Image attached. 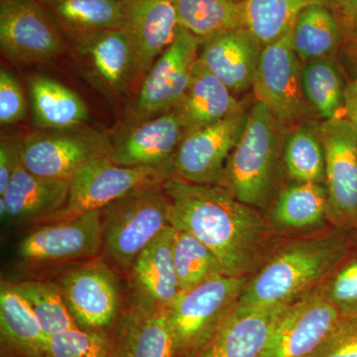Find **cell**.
<instances>
[{
	"instance_id": "30bf717a",
	"label": "cell",
	"mask_w": 357,
	"mask_h": 357,
	"mask_svg": "<svg viewBox=\"0 0 357 357\" xmlns=\"http://www.w3.org/2000/svg\"><path fill=\"white\" fill-rule=\"evenodd\" d=\"M303 66L294 49L293 28L262 48L253 93L285 126L309 121L314 112L303 89Z\"/></svg>"
},
{
	"instance_id": "7dc6e473",
	"label": "cell",
	"mask_w": 357,
	"mask_h": 357,
	"mask_svg": "<svg viewBox=\"0 0 357 357\" xmlns=\"http://www.w3.org/2000/svg\"><path fill=\"white\" fill-rule=\"evenodd\" d=\"M39 1H44V0H39Z\"/></svg>"
},
{
	"instance_id": "bcb514c9",
	"label": "cell",
	"mask_w": 357,
	"mask_h": 357,
	"mask_svg": "<svg viewBox=\"0 0 357 357\" xmlns=\"http://www.w3.org/2000/svg\"><path fill=\"white\" fill-rule=\"evenodd\" d=\"M354 231H356V238H357V225L354 227Z\"/></svg>"
},
{
	"instance_id": "7a4b0ae2",
	"label": "cell",
	"mask_w": 357,
	"mask_h": 357,
	"mask_svg": "<svg viewBox=\"0 0 357 357\" xmlns=\"http://www.w3.org/2000/svg\"><path fill=\"white\" fill-rule=\"evenodd\" d=\"M352 246L345 229L289 244L248 281L237 307L293 304L332 273Z\"/></svg>"
},
{
	"instance_id": "ffe728a7",
	"label": "cell",
	"mask_w": 357,
	"mask_h": 357,
	"mask_svg": "<svg viewBox=\"0 0 357 357\" xmlns=\"http://www.w3.org/2000/svg\"><path fill=\"white\" fill-rule=\"evenodd\" d=\"M290 305L236 307L217 335L196 357L261 356L275 326Z\"/></svg>"
},
{
	"instance_id": "52a82bcc",
	"label": "cell",
	"mask_w": 357,
	"mask_h": 357,
	"mask_svg": "<svg viewBox=\"0 0 357 357\" xmlns=\"http://www.w3.org/2000/svg\"><path fill=\"white\" fill-rule=\"evenodd\" d=\"M77 328L112 333L123 310L121 284L102 257L76 263L54 280Z\"/></svg>"
},
{
	"instance_id": "484cf974",
	"label": "cell",
	"mask_w": 357,
	"mask_h": 357,
	"mask_svg": "<svg viewBox=\"0 0 357 357\" xmlns=\"http://www.w3.org/2000/svg\"><path fill=\"white\" fill-rule=\"evenodd\" d=\"M41 2L63 36L70 42L105 30L121 29L126 24V9L121 0Z\"/></svg>"
},
{
	"instance_id": "836d02e7",
	"label": "cell",
	"mask_w": 357,
	"mask_h": 357,
	"mask_svg": "<svg viewBox=\"0 0 357 357\" xmlns=\"http://www.w3.org/2000/svg\"><path fill=\"white\" fill-rule=\"evenodd\" d=\"M173 255L181 293L188 292L215 275L225 274L215 253L184 230L175 229Z\"/></svg>"
},
{
	"instance_id": "8992f818",
	"label": "cell",
	"mask_w": 357,
	"mask_h": 357,
	"mask_svg": "<svg viewBox=\"0 0 357 357\" xmlns=\"http://www.w3.org/2000/svg\"><path fill=\"white\" fill-rule=\"evenodd\" d=\"M170 177H173L172 167L122 166L109 157L95 160L70 178L64 208L40 223L70 220L89 211H102L130 192L161 184Z\"/></svg>"
},
{
	"instance_id": "ab89813d",
	"label": "cell",
	"mask_w": 357,
	"mask_h": 357,
	"mask_svg": "<svg viewBox=\"0 0 357 357\" xmlns=\"http://www.w3.org/2000/svg\"><path fill=\"white\" fill-rule=\"evenodd\" d=\"M22 163V137H2L0 141V196L6 191L16 169Z\"/></svg>"
},
{
	"instance_id": "8d00e7d4",
	"label": "cell",
	"mask_w": 357,
	"mask_h": 357,
	"mask_svg": "<svg viewBox=\"0 0 357 357\" xmlns=\"http://www.w3.org/2000/svg\"><path fill=\"white\" fill-rule=\"evenodd\" d=\"M316 291L335 307L342 319L357 316L356 249H351Z\"/></svg>"
},
{
	"instance_id": "4dcf8cb0",
	"label": "cell",
	"mask_w": 357,
	"mask_h": 357,
	"mask_svg": "<svg viewBox=\"0 0 357 357\" xmlns=\"http://www.w3.org/2000/svg\"><path fill=\"white\" fill-rule=\"evenodd\" d=\"M303 89L314 114L323 121L344 116L347 86L335 58L319 59L303 66Z\"/></svg>"
},
{
	"instance_id": "f546056e",
	"label": "cell",
	"mask_w": 357,
	"mask_h": 357,
	"mask_svg": "<svg viewBox=\"0 0 357 357\" xmlns=\"http://www.w3.org/2000/svg\"><path fill=\"white\" fill-rule=\"evenodd\" d=\"M328 218L326 184L297 182L280 192L274 204L272 218L284 229L317 227Z\"/></svg>"
},
{
	"instance_id": "6da1fadb",
	"label": "cell",
	"mask_w": 357,
	"mask_h": 357,
	"mask_svg": "<svg viewBox=\"0 0 357 357\" xmlns=\"http://www.w3.org/2000/svg\"><path fill=\"white\" fill-rule=\"evenodd\" d=\"M174 229L206 244L222 264L223 273L244 277L260 259L267 225L256 208L236 198L222 185H199L178 177L162 184Z\"/></svg>"
},
{
	"instance_id": "d6a6232c",
	"label": "cell",
	"mask_w": 357,
	"mask_h": 357,
	"mask_svg": "<svg viewBox=\"0 0 357 357\" xmlns=\"http://www.w3.org/2000/svg\"><path fill=\"white\" fill-rule=\"evenodd\" d=\"M284 162L289 175L297 182L325 183V147L318 124L304 122L288 133Z\"/></svg>"
},
{
	"instance_id": "e575fe53",
	"label": "cell",
	"mask_w": 357,
	"mask_h": 357,
	"mask_svg": "<svg viewBox=\"0 0 357 357\" xmlns=\"http://www.w3.org/2000/svg\"><path fill=\"white\" fill-rule=\"evenodd\" d=\"M11 283L31 307L47 337L77 328L55 282L30 279Z\"/></svg>"
},
{
	"instance_id": "60d3db41",
	"label": "cell",
	"mask_w": 357,
	"mask_h": 357,
	"mask_svg": "<svg viewBox=\"0 0 357 357\" xmlns=\"http://www.w3.org/2000/svg\"><path fill=\"white\" fill-rule=\"evenodd\" d=\"M328 8L335 14L344 34L347 48L357 44V0H326Z\"/></svg>"
},
{
	"instance_id": "44dd1931",
	"label": "cell",
	"mask_w": 357,
	"mask_h": 357,
	"mask_svg": "<svg viewBox=\"0 0 357 357\" xmlns=\"http://www.w3.org/2000/svg\"><path fill=\"white\" fill-rule=\"evenodd\" d=\"M262 47L244 28L204 40L199 60L232 91L252 88Z\"/></svg>"
},
{
	"instance_id": "3957f363",
	"label": "cell",
	"mask_w": 357,
	"mask_h": 357,
	"mask_svg": "<svg viewBox=\"0 0 357 357\" xmlns=\"http://www.w3.org/2000/svg\"><path fill=\"white\" fill-rule=\"evenodd\" d=\"M285 126L264 103L248 114L243 132L225 166L222 185L253 208H265L276 176Z\"/></svg>"
},
{
	"instance_id": "7402d4cb",
	"label": "cell",
	"mask_w": 357,
	"mask_h": 357,
	"mask_svg": "<svg viewBox=\"0 0 357 357\" xmlns=\"http://www.w3.org/2000/svg\"><path fill=\"white\" fill-rule=\"evenodd\" d=\"M69 191L70 181L36 175L20 164L0 196L7 206L4 222L40 223L64 208Z\"/></svg>"
},
{
	"instance_id": "83f0119b",
	"label": "cell",
	"mask_w": 357,
	"mask_h": 357,
	"mask_svg": "<svg viewBox=\"0 0 357 357\" xmlns=\"http://www.w3.org/2000/svg\"><path fill=\"white\" fill-rule=\"evenodd\" d=\"M344 45V34L335 14L326 6L305 8L293 27V46L303 64L335 58Z\"/></svg>"
},
{
	"instance_id": "ee69618b",
	"label": "cell",
	"mask_w": 357,
	"mask_h": 357,
	"mask_svg": "<svg viewBox=\"0 0 357 357\" xmlns=\"http://www.w3.org/2000/svg\"><path fill=\"white\" fill-rule=\"evenodd\" d=\"M347 119H351V121L354 122V124H356V126L357 128V117H352V119H349V117H347Z\"/></svg>"
},
{
	"instance_id": "74e56055",
	"label": "cell",
	"mask_w": 357,
	"mask_h": 357,
	"mask_svg": "<svg viewBox=\"0 0 357 357\" xmlns=\"http://www.w3.org/2000/svg\"><path fill=\"white\" fill-rule=\"evenodd\" d=\"M27 103L17 77L8 70L0 69V123L15 124L24 121Z\"/></svg>"
},
{
	"instance_id": "8fae6325",
	"label": "cell",
	"mask_w": 357,
	"mask_h": 357,
	"mask_svg": "<svg viewBox=\"0 0 357 357\" xmlns=\"http://www.w3.org/2000/svg\"><path fill=\"white\" fill-rule=\"evenodd\" d=\"M204 40L181 27L176 39L144 77L129 123L147 121L172 110L182 100Z\"/></svg>"
},
{
	"instance_id": "603a6c76",
	"label": "cell",
	"mask_w": 357,
	"mask_h": 357,
	"mask_svg": "<svg viewBox=\"0 0 357 357\" xmlns=\"http://www.w3.org/2000/svg\"><path fill=\"white\" fill-rule=\"evenodd\" d=\"M112 357H175L168 311L122 310L112 332Z\"/></svg>"
},
{
	"instance_id": "9a60e30c",
	"label": "cell",
	"mask_w": 357,
	"mask_h": 357,
	"mask_svg": "<svg viewBox=\"0 0 357 357\" xmlns=\"http://www.w3.org/2000/svg\"><path fill=\"white\" fill-rule=\"evenodd\" d=\"M170 225L141 251L128 271V304L140 311H169L180 296Z\"/></svg>"
},
{
	"instance_id": "e0dca14e",
	"label": "cell",
	"mask_w": 357,
	"mask_h": 357,
	"mask_svg": "<svg viewBox=\"0 0 357 357\" xmlns=\"http://www.w3.org/2000/svg\"><path fill=\"white\" fill-rule=\"evenodd\" d=\"M70 44L84 76L107 98L121 96L139 77L124 28L95 33Z\"/></svg>"
},
{
	"instance_id": "7c38bea8",
	"label": "cell",
	"mask_w": 357,
	"mask_h": 357,
	"mask_svg": "<svg viewBox=\"0 0 357 357\" xmlns=\"http://www.w3.org/2000/svg\"><path fill=\"white\" fill-rule=\"evenodd\" d=\"M65 37L39 0L0 1L2 56L21 63H44L66 50Z\"/></svg>"
},
{
	"instance_id": "ac0fdd59",
	"label": "cell",
	"mask_w": 357,
	"mask_h": 357,
	"mask_svg": "<svg viewBox=\"0 0 357 357\" xmlns=\"http://www.w3.org/2000/svg\"><path fill=\"white\" fill-rule=\"evenodd\" d=\"M185 129L175 110L129 123L112 138L109 159L129 167H172Z\"/></svg>"
},
{
	"instance_id": "4316f807",
	"label": "cell",
	"mask_w": 357,
	"mask_h": 357,
	"mask_svg": "<svg viewBox=\"0 0 357 357\" xmlns=\"http://www.w3.org/2000/svg\"><path fill=\"white\" fill-rule=\"evenodd\" d=\"M28 91L33 123L40 129L77 128L88 121L89 109L83 98L52 77H30Z\"/></svg>"
},
{
	"instance_id": "4fadbf2b",
	"label": "cell",
	"mask_w": 357,
	"mask_h": 357,
	"mask_svg": "<svg viewBox=\"0 0 357 357\" xmlns=\"http://www.w3.org/2000/svg\"><path fill=\"white\" fill-rule=\"evenodd\" d=\"M325 147L328 218L338 229L357 225V128L347 116L319 124Z\"/></svg>"
},
{
	"instance_id": "5b68a950",
	"label": "cell",
	"mask_w": 357,
	"mask_h": 357,
	"mask_svg": "<svg viewBox=\"0 0 357 357\" xmlns=\"http://www.w3.org/2000/svg\"><path fill=\"white\" fill-rule=\"evenodd\" d=\"M163 183L130 192L100 211L102 251L126 273L141 251L171 225Z\"/></svg>"
},
{
	"instance_id": "5bb4252c",
	"label": "cell",
	"mask_w": 357,
	"mask_h": 357,
	"mask_svg": "<svg viewBox=\"0 0 357 357\" xmlns=\"http://www.w3.org/2000/svg\"><path fill=\"white\" fill-rule=\"evenodd\" d=\"M245 109L185 134L172 159L173 177L199 185H220L230 154L245 126Z\"/></svg>"
},
{
	"instance_id": "277c9868",
	"label": "cell",
	"mask_w": 357,
	"mask_h": 357,
	"mask_svg": "<svg viewBox=\"0 0 357 357\" xmlns=\"http://www.w3.org/2000/svg\"><path fill=\"white\" fill-rule=\"evenodd\" d=\"M248 281L218 274L180 294L168 311L175 357H196L203 351L236 310Z\"/></svg>"
},
{
	"instance_id": "b9f144b4",
	"label": "cell",
	"mask_w": 357,
	"mask_h": 357,
	"mask_svg": "<svg viewBox=\"0 0 357 357\" xmlns=\"http://www.w3.org/2000/svg\"><path fill=\"white\" fill-rule=\"evenodd\" d=\"M344 115L349 119L357 117V79L347 86Z\"/></svg>"
},
{
	"instance_id": "9c48e42d",
	"label": "cell",
	"mask_w": 357,
	"mask_h": 357,
	"mask_svg": "<svg viewBox=\"0 0 357 357\" xmlns=\"http://www.w3.org/2000/svg\"><path fill=\"white\" fill-rule=\"evenodd\" d=\"M112 138L84 126L41 129L22 137L23 165L43 177L70 181L83 167L109 157Z\"/></svg>"
},
{
	"instance_id": "1f68e13d",
	"label": "cell",
	"mask_w": 357,
	"mask_h": 357,
	"mask_svg": "<svg viewBox=\"0 0 357 357\" xmlns=\"http://www.w3.org/2000/svg\"><path fill=\"white\" fill-rule=\"evenodd\" d=\"M181 27L206 40L243 27L241 3L231 0H172Z\"/></svg>"
},
{
	"instance_id": "d6986e66",
	"label": "cell",
	"mask_w": 357,
	"mask_h": 357,
	"mask_svg": "<svg viewBox=\"0 0 357 357\" xmlns=\"http://www.w3.org/2000/svg\"><path fill=\"white\" fill-rule=\"evenodd\" d=\"M124 30L132 46L139 76H146L161 54L173 43L181 25L172 0H121Z\"/></svg>"
},
{
	"instance_id": "f1b7e54d",
	"label": "cell",
	"mask_w": 357,
	"mask_h": 357,
	"mask_svg": "<svg viewBox=\"0 0 357 357\" xmlns=\"http://www.w3.org/2000/svg\"><path fill=\"white\" fill-rule=\"evenodd\" d=\"M326 0H243V27L260 46L276 41L290 31L305 8Z\"/></svg>"
},
{
	"instance_id": "c3c4849f",
	"label": "cell",
	"mask_w": 357,
	"mask_h": 357,
	"mask_svg": "<svg viewBox=\"0 0 357 357\" xmlns=\"http://www.w3.org/2000/svg\"><path fill=\"white\" fill-rule=\"evenodd\" d=\"M0 1H1V0H0Z\"/></svg>"
},
{
	"instance_id": "cb8c5ba5",
	"label": "cell",
	"mask_w": 357,
	"mask_h": 357,
	"mask_svg": "<svg viewBox=\"0 0 357 357\" xmlns=\"http://www.w3.org/2000/svg\"><path fill=\"white\" fill-rule=\"evenodd\" d=\"M232 93L199 58L187 91L173 109L182 122L185 135L244 109Z\"/></svg>"
},
{
	"instance_id": "ba28073f",
	"label": "cell",
	"mask_w": 357,
	"mask_h": 357,
	"mask_svg": "<svg viewBox=\"0 0 357 357\" xmlns=\"http://www.w3.org/2000/svg\"><path fill=\"white\" fill-rule=\"evenodd\" d=\"M102 248V211H93L70 220L40 223L21 239L16 255L22 266L36 269L86 261L100 256Z\"/></svg>"
},
{
	"instance_id": "d4e9b609",
	"label": "cell",
	"mask_w": 357,
	"mask_h": 357,
	"mask_svg": "<svg viewBox=\"0 0 357 357\" xmlns=\"http://www.w3.org/2000/svg\"><path fill=\"white\" fill-rule=\"evenodd\" d=\"M47 337L27 301L13 283L0 287V356L43 357Z\"/></svg>"
},
{
	"instance_id": "2e32d148",
	"label": "cell",
	"mask_w": 357,
	"mask_h": 357,
	"mask_svg": "<svg viewBox=\"0 0 357 357\" xmlns=\"http://www.w3.org/2000/svg\"><path fill=\"white\" fill-rule=\"evenodd\" d=\"M342 319L317 291L307 293L289 306L260 357H311Z\"/></svg>"
},
{
	"instance_id": "d590c367",
	"label": "cell",
	"mask_w": 357,
	"mask_h": 357,
	"mask_svg": "<svg viewBox=\"0 0 357 357\" xmlns=\"http://www.w3.org/2000/svg\"><path fill=\"white\" fill-rule=\"evenodd\" d=\"M112 333L75 328L48 337L43 357H112Z\"/></svg>"
},
{
	"instance_id": "7bdbcfd3",
	"label": "cell",
	"mask_w": 357,
	"mask_h": 357,
	"mask_svg": "<svg viewBox=\"0 0 357 357\" xmlns=\"http://www.w3.org/2000/svg\"><path fill=\"white\" fill-rule=\"evenodd\" d=\"M349 52H351L354 59H356V62L357 63V44L354 45V46L351 47V48H349Z\"/></svg>"
},
{
	"instance_id": "f35d334b",
	"label": "cell",
	"mask_w": 357,
	"mask_h": 357,
	"mask_svg": "<svg viewBox=\"0 0 357 357\" xmlns=\"http://www.w3.org/2000/svg\"><path fill=\"white\" fill-rule=\"evenodd\" d=\"M311 357H357V316L340 319Z\"/></svg>"
},
{
	"instance_id": "f6af8a7d",
	"label": "cell",
	"mask_w": 357,
	"mask_h": 357,
	"mask_svg": "<svg viewBox=\"0 0 357 357\" xmlns=\"http://www.w3.org/2000/svg\"><path fill=\"white\" fill-rule=\"evenodd\" d=\"M232 2H236V3H241L243 0H231Z\"/></svg>"
}]
</instances>
